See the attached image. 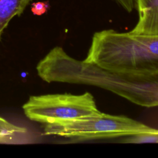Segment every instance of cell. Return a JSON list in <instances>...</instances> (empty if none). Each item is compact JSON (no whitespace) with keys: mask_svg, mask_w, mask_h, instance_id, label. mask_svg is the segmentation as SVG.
Returning a JSON list of instances; mask_svg holds the SVG:
<instances>
[{"mask_svg":"<svg viewBox=\"0 0 158 158\" xmlns=\"http://www.w3.org/2000/svg\"><path fill=\"white\" fill-rule=\"evenodd\" d=\"M38 76L48 83L94 86L146 107H158V75L113 72L72 57L62 48H52L36 65Z\"/></svg>","mask_w":158,"mask_h":158,"instance_id":"6da1fadb","label":"cell"},{"mask_svg":"<svg viewBox=\"0 0 158 158\" xmlns=\"http://www.w3.org/2000/svg\"><path fill=\"white\" fill-rule=\"evenodd\" d=\"M83 60L113 72L158 75V35L97 31Z\"/></svg>","mask_w":158,"mask_h":158,"instance_id":"7a4b0ae2","label":"cell"},{"mask_svg":"<svg viewBox=\"0 0 158 158\" xmlns=\"http://www.w3.org/2000/svg\"><path fill=\"white\" fill-rule=\"evenodd\" d=\"M124 115L98 114L44 124L45 135H53L75 141L128 136L157 131Z\"/></svg>","mask_w":158,"mask_h":158,"instance_id":"3957f363","label":"cell"},{"mask_svg":"<svg viewBox=\"0 0 158 158\" xmlns=\"http://www.w3.org/2000/svg\"><path fill=\"white\" fill-rule=\"evenodd\" d=\"M30 120L43 124L95 115L98 109L91 94H48L31 96L22 106Z\"/></svg>","mask_w":158,"mask_h":158,"instance_id":"277c9868","label":"cell"},{"mask_svg":"<svg viewBox=\"0 0 158 158\" xmlns=\"http://www.w3.org/2000/svg\"><path fill=\"white\" fill-rule=\"evenodd\" d=\"M138 20L130 32L158 35V0H135Z\"/></svg>","mask_w":158,"mask_h":158,"instance_id":"5b68a950","label":"cell"},{"mask_svg":"<svg viewBox=\"0 0 158 158\" xmlns=\"http://www.w3.org/2000/svg\"><path fill=\"white\" fill-rule=\"evenodd\" d=\"M30 143L26 128L16 125L0 116V144H21Z\"/></svg>","mask_w":158,"mask_h":158,"instance_id":"8992f818","label":"cell"},{"mask_svg":"<svg viewBox=\"0 0 158 158\" xmlns=\"http://www.w3.org/2000/svg\"><path fill=\"white\" fill-rule=\"evenodd\" d=\"M32 0H0V40L11 20L20 15Z\"/></svg>","mask_w":158,"mask_h":158,"instance_id":"52a82bcc","label":"cell"},{"mask_svg":"<svg viewBox=\"0 0 158 158\" xmlns=\"http://www.w3.org/2000/svg\"><path fill=\"white\" fill-rule=\"evenodd\" d=\"M31 11L33 15L41 16L46 14L50 9V4L48 1L33 2L30 5Z\"/></svg>","mask_w":158,"mask_h":158,"instance_id":"ba28073f","label":"cell"},{"mask_svg":"<svg viewBox=\"0 0 158 158\" xmlns=\"http://www.w3.org/2000/svg\"><path fill=\"white\" fill-rule=\"evenodd\" d=\"M121 7L128 12H131L135 8V0H114Z\"/></svg>","mask_w":158,"mask_h":158,"instance_id":"9c48e42d","label":"cell"}]
</instances>
